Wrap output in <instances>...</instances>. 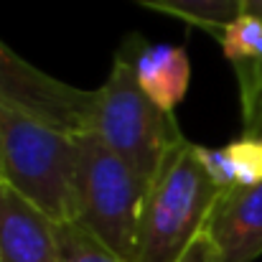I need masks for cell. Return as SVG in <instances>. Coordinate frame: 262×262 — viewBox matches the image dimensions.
I'll list each match as a JSON object with an SVG mask.
<instances>
[{
  "mask_svg": "<svg viewBox=\"0 0 262 262\" xmlns=\"http://www.w3.org/2000/svg\"><path fill=\"white\" fill-rule=\"evenodd\" d=\"M232 168H234V181L242 188L260 186L262 183V138L255 135H242L232 143H227Z\"/></svg>",
  "mask_w": 262,
  "mask_h": 262,
  "instance_id": "cell-12",
  "label": "cell"
},
{
  "mask_svg": "<svg viewBox=\"0 0 262 262\" xmlns=\"http://www.w3.org/2000/svg\"><path fill=\"white\" fill-rule=\"evenodd\" d=\"M148 10L173 15L178 20L211 33L216 41L242 15V0H133Z\"/></svg>",
  "mask_w": 262,
  "mask_h": 262,
  "instance_id": "cell-9",
  "label": "cell"
},
{
  "mask_svg": "<svg viewBox=\"0 0 262 262\" xmlns=\"http://www.w3.org/2000/svg\"><path fill=\"white\" fill-rule=\"evenodd\" d=\"M242 125H245V133H242V135H255V138H262V102L257 104V110H255L247 120H242Z\"/></svg>",
  "mask_w": 262,
  "mask_h": 262,
  "instance_id": "cell-14",
  "label": "cell"
},
{
  "mask_svg": "<svg viewBox=\"0 0 262 262\" xmlns=\"http://www.w3.org/2000/svg\"><path fill=\"white\" fill-rule=\"evenodd\" d=\"M3 178L54 224L77 219V135L0 110Z\"/></svg>",
  "mask_w": 262,
  "mask_h": 262,
  "instance_id": "cell-2",
  "label": "cell"
},
{
  "mask_svg": "<svg viewBox=\"0 0 262 262\" xmlns=\"http://www.w3.org/2000/svg\"><path fill=\"white\" fill-rule=\"evenodd\" d=\"M176 262H222V257H219V250H216L211 234L204 229V232L181 252V257Z\"/></svg>",
  "mask_w": 262,
  "mask_h": 262,
  "instance_id": "cell-13",
  "label": "cell"
},
{
  "mask_svg": "<svg viewBox=\"0 0 262 262\" xmlns=\"http://www.w3.org/2000/svg\"><path fill=\"white\" fill-rule=\"evenodd\" d=\"M0 183H5V178H3V156H0Z\"/></svg>",
  "mask_w": 262,
  "mask_h": 262,
  "instance_id": "cell-16",
  "label": "cell"
},
{
  "mask_svg": "<svg viewBox=\"0 0 262 262\" xmlns=\"http://www.w3.org/2000/svg\"><path fill=\"white\" fill-rule=\"evenodd\" d=\"M77 219L122 260L138 262L150 186L94 133L77 135Z\"/></svg>",
  "mask_w": 262,
  "mask_h": 262,
  "instance_id": "cell-3",
  "label": "cell"
},
{
  "mask_svg": "<svg viewBox=\"0 0 262 262\" xmlns=\"http://www.w3.org/2000/svg\"><path fill=\"white\" fill-rule=\"evenodd\" d=\"M56 229H59L61 262H130L115 255L112 250H107L79 222L56 224Z\"/></svg>",
  "mask_w": 262,
  "mask_h": 262,
  "instance_id": "cell-11",
  "label": "cell"
},
{
  "mask_svg": "<svg viewBox=\"0 0 262 262\" xmlns=\"http://www.w3.org/2000/svg\"><path fill=\"white\" fill-rule=\"evenodd\" d=\"M224 59L234 67V72L262 64V18L239 15L219 38Z\"/></svg>",
  "mask_w": 262,
  "mask_h": 262,
  "instance_id": "cell-10",
  "label": "cell"
},
{
  "mask_svg": "<svg viewBox=\"0 0 262 262\" xmlns=\"http://www.w3.org/2000/svg\"><path fill=\"white\" fill-rule=\"evenodd\" d=\"M242 15L262 18V0H242Z\"/></svg>",
  "mask_w": 262,
  "mask_h": 262,
  "instance_id": "cell-15",
  "label": "cell"
},
{
  "mask_svg": "<svg viewBox=\"0 0 262 262\" xmlns=\"http://www.w3.org/2000/svg\"><path fill=\"white\" fill-rule=\"evenodd\" d=\"M133 59L135 77L143 92L166 112H173L183 102L191 84V59L183 46L171 43H122Z\"/></svg>",
  "mask_w": 262,
  "mask_h": 262,
  "instance_id": "cell-8",
  "label": "cell"
},
{
  "mask_svg": "<svg viewBox=\"0 0 262 262\" xmlns=\"http://www.w3.org/2000/svg\"><path fill=\"white\" fill-rule=\"evenodd\" d=\"M97 89L67 84L0 41V110L26 115L69 135L92 133Z\"/></svg>",
  "mask_w": 262,
  "mask_h": 262,
  "instance_id": "cell-5",
  "label": "cell"
},
{
  "mask_svg": "<svg viewBox=\"0 0 262 262\" xmlns=\"http://www.w3.org/2000/svg\"><path fill=\"white\" fill-rule=\"evenodd\" d=\"M206 232L222 262H255L262 257V183L222 191L209 214Z\"/></svg>",
  "mask_w": 262,
  "mask_h": 262,
  "instance_id": "cell-6",
  "label": "cell"
},
{
  "mask_svg": "<svg viewBox=\"0 0 262 262\" xmlns=\"http://www.w3.org/2000/svg\"><path fill=\"white\" fill-rule=\"evenodd\" d=\"M0 262H61L56 224L0 183Z\"/></svg>",
  "mask_w": 262,
  "mask_h": 262,
  "instance_id": "cell-7",
  "label": "cell"
},
{
  "mask_svg": "<svg viewBox=\"0 0 262 262\" xmlns=\"http://www.w3.org/2000/svg\"><path fill=\"white\" fill-rule=\"evenodd\" d=\"M219 193L222 188L211 181L196 156V143L186 140L150 183L140 224L138 262L178 260L206 229Z\"/></svg>",
  "mask_w": 262,
  "mask_h": 262,
  "instance_id": "cell-4",
  "label": "cell"
},
{
  "mask_svg": "<svg viewBox=\"0 0 262 262\" xmlns=\"http://www.w3.org/2000/svg\"><path fill=\"white\" fill-rule=\"evenodd\" d=\"M92 133L104 140L148 186L186 143L173 112L161 110L138 84L133 59L122 46L104 84L97 89Z\"/></svg>",
  "mask_w": 262,
  "mask_h": 262,
  "instance_id": "cell-1",
  "label": "cell"
}]
</instances>
